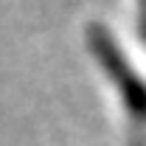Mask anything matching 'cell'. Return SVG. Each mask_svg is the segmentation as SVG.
<instances>
[{"label":"cell","mask_w":146,"mask_h":146,"mask_svg":"<svg viewBox=\"0 0 146 146\" xmlns=\"http://www.w3.org/2000/svg\"><path fill=\"white\" fill-rule=\"evenodd\" d=\"M87 36H90V48L96 54V59L115 79L118 90H121L124 101H127V110L135 118H146V82L135 73V68L129 65V59H124V54L115 45L112 34L107 28H101V25H90Z\"/></svg>","instance_id":"1"}]
</instances>
